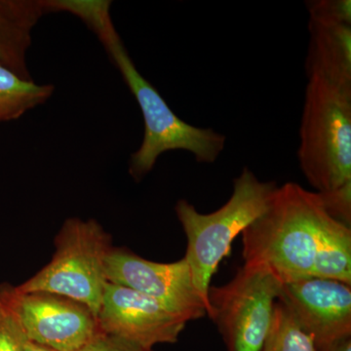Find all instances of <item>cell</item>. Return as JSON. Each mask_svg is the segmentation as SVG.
<instances>
[{
    "instance_id": "obj_1",
    "label": "cell",
    "mask_w": 351,
    "mask_h": 351,
    "mask_svg": "<svg viewBox=\"0 0 351 351\" xmlns=\"http://www.w3.org/2000/svg\"><path fill=\"white\" fill-rule=\"evenodd\" d=\"M110 0H66L64 12L82 21L96 34L110 61L137 101L144 119V138L131 154L129 173L136 181L149 174L157 159L170 151H186L199 163H214L225 151L226 138L180 119L154 85L138 71L113 25Z\"/></svg>"
},
{
    "instance_id": "obj_2",
    "label": "cell",
    "mask_w": 351,
    "mask_h": 351,
    "mask_svg": "<svg viewBox=\"0 0 351 351\" xmlns=\"http://www.w3.org/2000/svg\"><path fill=\"white\" fill-rule=\"evenodd\" d=\"M327 215L316 191L293 182L277 186L265 211L241 233L244 265L267 267L282 283L311 277Z\"/></svg>"
},
{
    "instance_id": "obj_3",
    "label": "cell",
    "mask_w": 351,
    "mask_h": 351,
    "mask_svg": "<svg viewBox=\"0 0 351 351\" xmlns=\"http://www.w3.org/2000/svg\"><path fill=\"white\" fill-rule=\"evenodd\" d=\"M276 182H262L248 167L233 181V191L223 206L202 214L186 199L178 201L176 215L186 239L188 263L196 292L208 311V292L219 263L232 253L235 239L265 211Z\"/></svg>"
},
{
    "instance_id": "obj_4",
    "label": "cell",
    "mask_w": 351,
    "mask_h": 351,
    "mask_svg": "<svg viewBox=\"0 0 351 351\" xmlns=\"http://www.w3.org/2000/svg\"><path fill=\"white\" fill-rule=\"evenodd\" d=\"M298 159L316 193L351 181V91L323 78H309Z\"/></svg>"
},
{
    "instance_id": "obj_5",
    "label": "cell",
    "mask_w": 351,
    "mask_h": 351,
    "mask_svg": "<svg viewBox=\"0 0 351 351\" xmlns=\"http://www.w3.org/2000/svg\"><path fill=\"white\" fill-rule=\"evenodd\" d=\"M110 237L95 219H66L56 239L52 260L20 292H46L80 302L98 316L108 280L105 263Z\"/></svg>"
},
{
    "instance_id": "obj_6",
    "label": "cell",
    "mask_w": 351,
    "mask_h": 351,
    "mask_svg": "<svg viewBox=\"0 0 351 351\" xmlns=\"http://www.w3.org/2000/svg\"><path fill=\"white\" fill-rule=\"evenodd\" d=\"M282 282L269 269L243 265L225 285L210 286L207 316L228 351H262Z\"/></svg>"
},
{
    "instance_id": "obj_7",
    "label": "cell",
    "mask_w": 351,
    "mask_h": 351,
    "mask_svg": "<svg viewBox=\"0 0 351 351\" xmlns=\"http://www.w3.org/2000/svg\"><path fill=\"white\" fill-rule=\"evenodd\" d=\"M0 297L27 339L50 350H80L101 332L97 316L87 306L63 295L5 287Z\"/></svg>"
},
{
    "instance_id": "obj_8",
    "label": "cell",
    "mask_w": 351,
    "mask_h": 351,
    "mask_svg": "<svg viewBox=\"0 0 351 351\" xmlns=\"http://www.w3.org/2000/svg\"><path fill=\"white\" fill-rule=\"evenodd\" d=\"M105 272L108 283L147 295L189 322L207 315L184 258L174 263H156L127 250L110 249Z\"/></svg>"
},
{
    "instance_id": "obj_9",
    "label": "cell",
    "mask_w": 351,
    "mask_h": 351,
    "mask_svg": "<svg viewBox=\"0 0 351 351\" xmlns=\"http://www.w3.org/2000/svg\"><path fill=\"white\" fill-rule=\"evenodd\" d=\"M97 319L101 332L149 350L177 343L189 322L147 295L108 282Z\"/></svg>"
},
{
    "instance_id": "obj_10",
    "label": "cell",
    "mask_w": 351,
    "mask_h": 351,
    "mask_svg": "<svg viewBox=\"0 0 351 351\" xmlns=\"http://www.w3.org/2000/svg\"><path fill=\"white\" fill-rule=\"evenodd\" d=\"M278 302L298 327L313 339L315 350L351 337V286L306 277L283 283Z\"/></svg>"
},
{
    "instance_id": "obj_11",
    "label": "cell",
    "mask_w": 351,
    "mask_h": 351,
    "mask_svg": "<svg viewBox=\"0 0 351 351\" xmlns=\"http://www.w3.org/2000/svg\"><path fill=\"white\" fill-rule=\"evenodd\" d=\"M51 13L48 0H0V64L32 80L27 52L39 20Z\"/></svg>"
},
{
    "instance_id": "obj_12",
    "label": "cell",
    "mask_w": 351,
    "mask_h": 351,
    "mask_svg": "<svg viewBox=\"0 0 351 351\" xmlns=\"http://www.w3.org/2000/svg\"><path fill=\"white\" fill-rule=\"evenodd\" d=\"M307 78L320 77L351 91V25L308 21Z\"/></svg>"
},
{
    "instance_id": "obj_13",
    "label": "cell",
    "mask_w": 351,
    "mask_h": 351,
    "mask_svg": "<svg viewBox=\"0 0 351 351\" xmlns=\"http://www.w3.org/2000/svg\"><path fill=\"white\" fill-rule=\"evenodd\" d=\"M311 276L351 286V228L329 215L321 225Z\"/></svg>"
},
{
    "instance_id": "obj_14",
    "label": "cell",
    "mask_w": 351,
    "mask_h": 351,
    "mask_svg": "<svg viewBox=\"0 0 351 351\" xmlns=\"http://www.w3.org/2000/svg\"><path fill=\"white\" fill-rule=\"evenodd\" d=\"M54 92V85L24 80L0 64V124L21 119L50 100Z\"/></svg>"
},
{
    "instance_id": "obj_15",
    "label": "cell",
    "mask_w": 351,
    "mask_h": 351,
    "mask_svg": "<svg viewBox=\"0 0 351 351\" xmlns=\"http://www.w3.org/2000/svg\"><path fill=\"white\" fill-rule=\"evenodd\" d=\"M262 351H316L311 337L307 336L298 327L280 304L277 302L274 306L271 330Z\"/></svg>"
},
{
    "instance_id": "obj_16",
    "label": "cell",
    "mask_w": 351,
    "mask_h": 351,
    "mask_svg": "<svg viewBox=\"0 0 351 351\" xmlns=\"http://www.w3.org/2000/svg\"><path fill=\"white\" fill-rule=\"evenodd\" d=\"M309 21L329 25H351L350 0H313L306 2Z\"/></svg>"
},
{
    "instance_id": "obj_17",
    "label": "cell",
    "mask_w": 351,
    "mask_h": 351,
    "mask_svg": "<svg viewBox=\"0 0 351 351\" xmlns=\"http://www.w3.org/2000/svg\"><path fill=\"white\" fill-rule=\"evenodd\" d=\"M27 341L17 318L0 297V351H25Z\"/></svg>"
},
{
    "instance_id": "obj_18",
    "label": "cell",
    "mask_w": 351,
    "mask_h": 351,
    "mask_svg": "<svg viewBox=\"0 0 351 351\" xmlns=\"http://www.w3.org/2000/svg\"><path fill=\"white\" fill-rule=\"evenodd\" d=\"M317 193L325 212L331 218L351 226V181L339 188Z\"/></svg>"
},
{
    "instance_id": "obj_19",
    "label": "cell",
    "mask_w": 351,
    "mask_h": 351,
    "mask_svg": "<svg viewBox=\"0 0 351 351\" xmlns=\"http://www.w3.org/2000/svg\"><path fill=\"white\" fill-rule=\"evenodd\" d=\"M77 351H154L126 339L100 332Z\"/></svg>"
},
{
    "instance_id": "obj_20",
    "label": "cell",
    "mask_w": 351,
    "mask_h": 351,
    "mask_svg": "<svg viewBox=\"0 0 351 351\" xmlns=\"http://www.w3.org/2000/svg\"><path fill=\"white\" fill-rule=\"evenodd\" d=\"M316 351H351V337L332 341L329 345L318 348Z\"/></svg>"
},
{
    "instance_id": "obj_21",
    "label": "cell",
    "mask_w": 351,
    "mask_h": 351,
    "mask_svg": "<svg viewBox=\"0 0 351 351\" xmlns=\"http://www.w3.org/2000/svg\"><path fill=\"white\" fill-rule=\"evenodd\" d=\"M25 351H55L50 350V348H45V346H39L38 343H32V341L27 339L25 343Z\"/></svg>"
}]
</instances>
